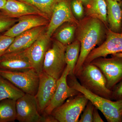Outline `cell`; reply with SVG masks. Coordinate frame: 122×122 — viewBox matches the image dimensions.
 <instances>
[{
    "mask_svg": "<svg viewBox=\"0 0 122 122\" xmlns=\"http://www.w3.org/2000/svg\"><path fill=\"white\" fill-rule=\"evenodd\" d=\"M78 25L77 40L81 43V51L74 75L83 66L92 51L100 43L103 34L101 21L97 18L90 17Z\"/></svg>",
    "mask_w": 122,
    "mask_h": 122,
    "instance_id": "6da1fadb",
    "label": "cell"
},
{
    "mask_svg": "<svg viewBox=\"0 0 122 122\" xmlns=\"http://www.w3.org/2000/svg\"><path fill=\"white\" fill-rule=\"evenodd\" d=\"M69 85L77 90L102 113L108 122H121L122 99L113 101L97 95L82 86L75 75H68Z\"/></svg>",
    "mask_w": 122,
    "mask_h": 122,
    "instance_id": "7a4b0ae2",
    "label": "cell"
},
{
    "mask_svg": "<svg viewBox=\"0 0 122 122\" xmlns=\"http://www.w3.org/2000/svg\"><path fill=\"white\" fill-rule=\"evenodd\" d=\"M82 86L93 93L112 100V91L107 86L105 76L98 67L91 63H84L75 74Z\"/></svg>",
    "mask_w": 122,
    "mask_h": 122,
    "instance_id": "3957f363",
    "label": "cell"
},
{
    "mask_svg": "<svg viewBox=\"0 0 122 122\" xmlns=\"http://www.w3.org/2000/svg\"><path fill=\"white\" fill-rule=\"evenodd\" d=\"M66 46L56 40L50 46L45 55L43 71L57 80L66 67Z\"/></svg>",
    "mask_w": 122,
    "mask_h": 122,
    "instance_id": "277c9868",
    "label": "cell"
},
{
    "mask_svg": "<svg viewBox=\"0 0 122 122\" xmlns=\"http://www.w3.org/2000/svg\"><path fill=\"white\" fill-rule=\"evenodd\" d=\"M0 75L25 93L35 96L38 89L39 74L33 68L21 72L0 69Z\"/></svg>",
    "mask_w": 122,
    "mask_h": 122,
    "instance_id": "5b68a950",
    "label": "cell"
},
{
    "mask_svg": "<svg viewBox=\"0 0 122 122\" xmlns=\"http://www.w3.org/2000/svg\"><path fill=\"white\" fill-rule=\"evenodd\" d=\"M89 100L82 94L68 98L52 113L59 122H79V118Z\"/></svg>",
    "mask_w": 122,
    "mask_h": 122,
    "instance_id": "8992f818",
    "label": "cell"
},
{
    "mask_svg": "<svg viewBox=\"0 0 122 122\" xmlns=\"http://www.w3.org/2000/svg\"><path fill=\"white\" fill-rule=\"evenodd\" d=\"M16 120L20 122H47V117L40 114L35 96L25 93L16 101Z\"/></svg>",
    "mask_w": 122,
    "mask_h": 122,
    "instance_id": "52a82bcc",
    "label": "cell"
},
{
    "mask_svg": "<svg viewBox=\"0 0 122 122\" xmlns=\"http://www.w3.org/2000/svg\"><path fill=\"white\" fill-rule=\"evenodd\" d=\"M98 67L105 76L107 86L112 91L122 81V58L114 56L112 58L99 57L90 62Z\"/></svg>",
    "mask_w": 122,
    "mask_h": 122,
    "instance_id": "ba28073f",
    "label": "cell"
},
{
    "mask_svg": "<svg viewBox=\"0 0 122 122\" xmlns=\"http://www.w3.org/2000/svg\"><path fill=\"white\" fill-rule=\"evenodd\" d=\"M70 0H57L54 8L51 18L46 32L51 38L57 29L66 22L78 25L72 12Z\"/></svg>",
    "mask_w": 122,
    "mask_h": 122,
    "instance_id": "9c48e42d",
    "label": "cell"
},
{
    "mask_svg": "<svg viewBox=\"0 0 122 122\" xmlns=\"http://www.w3.org/2000/svg\"><path fill=\"white\" fill-rule=\"evenodd\" d=\"M69 72V69L66 66L61 77L57 80L54 95L44 110V112L47 115H51L54 110L62 105L66 99L81 94L68 85L67 78Z\"/></svg>",
    "mask_w": 122,
    "mask_h": 122,
    "instance_id": "30bf717a",
    "label": "cell"
},
{
    "mask_svg": "<svg viewBox=\"0 0 122 122\" xmlns=\"http://www.w3.org/2000/svg\"><path fill=\"white\" fill-rule=\"evenodd\" d=\"M51 38L45 30L26 50V55L30 65L39 74L43 71L44 58L50 46Z\"/></svg>",
    "mask_w": 122,
    "mask_h": 122,
    "instance_id": "8fae6325",
    "label": "cell"
},
{
    "mask_svg": "<svg viewBox=\"0 0 122 122\" xmlns=\"http://www.w3.org/2000/svg\"><path fill=\"white\" fill-rule=\"evenodd\" d=\"M122 52V33L110 30L106 41L97 48H95L88 55L84 63H90L99 57H106L109 54Z\"/></svg>",
    "mask_w": 122,
    "mask_h": 122,
    "instance_id": "7c38bea8",
    "label": "cell"
},
{
    "mask_svg": "<svg viewBox=\"0 0 122 122\" xmlns=\"http://www.w3.org/2000/svg\"><path fill=\"white\" fill-rule=\"evenodd\" d=\"M39 74V86L35 96L37 100L39 112L42 113L54 95L57 80L44 71Z\"/></svg>",
    "mask_w": 122,
    "mask_h": 122,
    "instance_id": "4fadbf2b",
    "label": "cell"
},
{
    "mask_svg": "<svg viewBox=\"0 0 122 122\" xmlns=\"http://www.w3.org/2000/svg\"><path fill=\"white\" fill-rule=\"evenodd\" d=\"M32 68L26 55V50L4 54L0 56V69L21 72Z\"/></svg>",
    "mask_w": 122,
    "mask_h": 122,
    "instance_id": "5bb4252c",
    "label": "cell"
},
{
    "mask_svg": "<svg viewBox=\"0 0 122 122\" xmlns=\"http://www.w3.org/2000/svg\"><path fill=\"white\" fill-rule=\"evenodd\" d=\"M18 21L3 34L15 37L22 33L38 26L48 25L50 20L41 15H30L21 17Z\"/></svg>",
    "mask_w": 122,
    "mask_h": 122,
    "instance_id": "9a60e30c",
    "label": "cell"
},
{
    "mask_svg": "<svg viewBox=\"0 0 122 122\" xmlns=\"http://www.w3.org/2000/svg\"><path fill=\"white\" fill-rule=\"evenodd\" d=\"M47 26L43 25L35 27L17 36L4 54L25 50L45 31Z\"/></svg>",
    "mask_w": 122,
    "mask_h": 122,
    "instance_id": "2e32d148",
    "label": "cell"
},
{
    "mask_svg": "<svg viewBox=\"0 0 122 122\" xmlns=\"http://www.w3.org/2000/svg\"><path fill=\"white\" fill-rule=\"evenodd\" d=\"M0 11L6 16L13 18H18L26 15H36L43 16L50 20L45 14L36 8L18 0H7L4 7Z\"/></svg>",
    "mask_w": 122,
    "mask_h": 122,
    "instance_id": "e0dca14e",
    "label": "cell"
},
{
    "mask_svg": "<svg viewBox=\"0 0 122 122\" xmlns=\"http://www.w3.org/2000/svg\"><path fill=\"white\" fill-rule=\"evenodd\" d=\"M107 17L110 30L118 33L122 25V9L121 4L114 0H106Z\"/></svg>",
    "mask_w": 122,
    "mask_h": 122,
    "instance_id": "ac0fdd59",
    "label": "cell"
},
{
    "mask_svg": "<svg viewBox=\"0 0 122 122\" xmlns=\"http://www.w3.org/2000/svg\"><path fill=\"white\" fill-rule=\"evenodd\" d=\"M25 94L21 90L0 75V102L6 99L16 101Z\"/></svg>",
    "mask_w": 122,
    "mask_h": 122,
    "instance_id": "d6986e66",
    "label": "cell"
},
{
    "mask_svg": "<svg viewBox=\"0 0 122 122\" xmlns=\"http://www.w3.org/2000/svg\"><path fill=\"white\" fill-rule=\"evenodd\" d=\"M86 13L90 17L95 18L106 23L107 5L105 0H89L86 4Z\"/></svg>",
    "mask_w": 122,
    "mask_h": 122,
    "instance_id": "ffe728a7",
    "label": "cell"
},
{
    "mask_svg": "<svg viewBox=\"0 0 122 122\" xmlns=\"http://www.w3.org/2000/svg\"><path fill=\"white\" fill-rule=\"evenodd\" d=\"M81 43L78 40L66 46L65 60L66 66L69 69V75H74L75 67L81 51Z\"/></svg>",
    "mask_w": 122,
    "mask_h": 122,
    "instance_id": "44dd1931",
    "label": "cell"
},
{
    "mask_svg": "<svg viewBox=\"0 0 122 122\" xmlns=\"http://www.w3.org/2000/svg\"><path fill=\"white\" fill-rule=\"evenodd\" d=\"M76 25L70 22L62 24L54 33L56 40L66 46L71 44L73 41Z\"/></svg>",
    "mask_w": 122,
    "mask_h": 122,
    "instance_id": "7402d4cb",
    "label": "cell"
},
{
    "mask_svg": "<svg viewBox=\"0 0 122 122\" xmlns=\"http://www.w3.org/2000/svg\"><path fill=\"white\" fill-rule=\"evenodd\" d=\"M16 120V100L6 99L0 102V122Z\"/></svg>",
    "mask_w": 122,
    "mask_h": 122,
    "instance_id": "603a6c76",
    "label": "cell"
},
{
    "mask_svg": "<svg viewBox=\"0 0 122 122\" xmlns=\"http://www.w3.org/2000/svg\"><path fill=\"white\" fill-rule=\"evenodd\" d=\"M36 8L50 20L57 0H18Z\"/></svg>",
    "mask_w": 122,
    "mask_h": 122,
    "instance_id": "cb8c5ba5",
    "label": "cell"
},
{
    "mask_svg": "<svg viewBox=\"0 0 122 122\" xmlns=\"http://www.w3.org/2000/svg\"><path fill=\"white\" fill-rule=\"evenodd\" d=\"M18 21V18L9 17L0 11V34L8 30Z\"/></svg>",
    "mask_w": 122,
    "mask_h": 122,
    "instance_id": "d4e9b609",
    "label": "cell"
},
{
    "mask_svg": "<svg viewBox=\"0 0 122 122\" xmlns=\"http://www.w3.org/2000/svg\"><path fill=\"white\" fill-rule=\"evenodd\" d=\"M95 106L93 104L89 101L85 107L79 122H93V113Z\"/></svg>",
    "mask_w": 122,
    "mask_h": 122,
    "instance_id": "484cf974",
    "label": "cell"
},
{
    "mask_svg": "<svg viewBox=\"0 0 122 122\" xmlns=\"http://www.w3.org/2000/svg\"><path fill=\"white\" fill-rule=\"evenodd\" d=\"M82 4L79 0H72L71 2V7L73 14L78 18H81L83 15L84 9Z\"/></svg>",
    "mask_w": 122,
    "mask_h": 122,
    "instance_id": "4316f807",
    "label": "cell"
},
{
    "mask_svg": "<svg viewBox=\"0 0 122 122\" xmlns=\"http://www.w3.org/2000/svg\"><path fill=\"white\" fill-rule=\"evenodd\" d=\"M15 37L2 34L0 35V56L4 54L13 42Z\"/></svg>",
    "mask_w": 122,
    "mask_h": 122,
    "instance_id": "83f0119b",
    "label": "cell"
},
{
    "mask_svg": "<svg viewBox=\"0 0 122 122\" xmlns=\"http://www.w3.org/2000/svg\"><path fill=\"white\" fill-rule=\"evenodd\" d=\"M112 100L122 99V81L118 83L112 90Z\"/></svg>",
    "mask_w": 122,
    "mask_h": 122,
    "instance_id": "f1b7e54d",
    "label": "cell"
},
{
    "mask_svg": "<svg viewBox=\"0 0 122 122\" xmlns=\"http://www.w3.org/2000/svg\"><path fill=\"white\" fill-rule=\"evenodd\" d=\"M93 122H103L104 121L100 117L98 110L95 107L93 115Z\"/></svg>",
    "mask_w": 122,
    "mask_h": 122,
    "instance_id": "f546056e",
    "label": "cell"
},
{
    "mask_svg": "<svg viewBox=\"0 0 122 122\" xmlns=\"http://www.w3.org/2000/svg\"><path fill=\"white\" fill-rule=\"evenodd\" d=\"M7 1V0H0V10L4 7Z\"/></svg>",
    "mask_w": 122,
    "mask_h": 122,
    "instance_id": "4dcf8cb0",
    "label": "cell"
},
{
    "mask_svg": "<svg viewBox=\"0 0 122 122\" xmlns=\"http://www.w3.org/2000/svg\"><path fill=\"white\" fill-rule=\"evenodd\" d=\"M113 56L121 58H122V52L118 53H117L115 54H113Z\"/></svg>",
    "mask_w": 122,
    "mask_h": 122,
    "instance_id": "1f68e13d",
    "label": "cell"
},
{
    "mask_svg": "<svg viewBox=\"0 0 122 122\" xmlns=\"http://www.w3.org/2000/svg\"><path fill=\"white\" fill-rule=\"evenodd\" d=\"M79 0L81 1L82 2V3H84L85 4H87L88 2H89V0Z\"/></svg>",
    "mask_w": 122,
    "mask_h": 122,
    "instance_id": "d6a6232c",
    "label": "cell"
},
{
    "mask_svg": "<svg viewBox=\"0 0 122 122\" xmlns=\"http://www.w3.org/2000/svg\"><path fill=\"white\" fill-rule=\"evenodd\" d=\"M114 0L116 1H118V2H121V1L122 0Z\"/></svg>",
    "mask_w": 122,
    "mask_h": 122,
    "instance_id": "836d02e7",
    "label": "cell"
},
{
    "mask_svg": "<svg viewBox=\"0 0 122 122\" xmlns=\"http://www.w3.org/2000/svg\"><path fill=\"white\" fill-rule=\"evenodd\" d=\"M121 122H122V117H121Z\"/></svg>",
    "mask_w": 122,
    "mask_h": 122,
    "instance_id": "e575fe53",
    "label": "cell"
},
{
    "mask_svg": "<svg viewBox=\"0 0 122 122\" xmlns=\"http://www.w3.org/2000/svg\"></svg>",
    "mask_w": 122,
    "mask_h": 122,
    "instance_id": "d590c367",
    "label": "cell"
}]
</instances>
